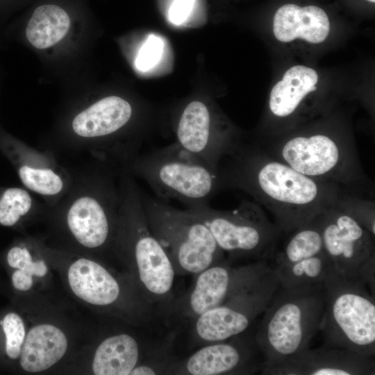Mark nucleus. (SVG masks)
Wrapping results in <instances>:
<instances>
[{
	"label": "nucleus",
	"mask_w": 375,
	"mask_h": 375,
	"mask_svg": "<svg viewBox=\"0 0 375 375\" xmlns=\"http://www.w3.org/2000/svg\"><path fill=\"white\" fill-rule=\"evenodd\" d=\"M167 335L160 338L139 339L120 333L106 338L94 354L92 369L96 375H128L131 371L156 351Z\"/></svg>",
	"instance_id": "obj_17"
},
{
	"label": "nucleus",
	"mask_w": 375,
	"mask_h": 375,
	"mask_svg": "<svg viewBox=\"0 0 375 375\" xmlns=\"http://www.w3.org/2000/svg\"><path fill=\"white\" fill-rule=\"evenodd\" d=\"M319 215L284 235L285 240L278 245L270 266L293 263L324 252Z\"/></svg>",
	"instance_id": "obj_21"
},
{
	"label": "nucleus",
	"mask_w": 375,
	"mask_h": 375,
	"mask_svg": "<svg viewBox=\"0 0 375 375\" xmlns=\"http://www.w3.org/2000/svg\"><path fill=\"white\" fill-rule=\"evenodd\" d=\"M325 305L324 282L284 288L278 285L254 337L265 362L276 365L310 348L320 331Z\"/></svg>",
	"instance_id": "obj_4"
},
{
	"label": "nucleus",
	"mask_w": 375,
	"mask_h": 375,
	"mask_svg": "<svg viewBox=\"0 0 375 375\" xmlns=\"http://www.w3.org/2000/svg\"><path fill=\"white\" fill-rule=\"evenodd\" d=\"M324 285V344L374 356V295L360 278L343 276L333 267Z\"/></svg>",
	"instance_id": "obj_6"
},
{
	"label": "nucleus",
	"mask_w": 375,
	"mask_h": 375,
	"mask_svg": "<svg viewBox=\"0 0 375 375\" xmlns=\"http://www.w3.org/2000/svg\"><path fill=\"white\" fill-rule=\"evenodd\" d=\"M270 267L274 271L280 286L292 288L324 282L333 267L324 251L298 262Z\"/></svg>",
	"instance_id": "obj_23"
},
{
	"label": "nucleus",
	"mask_w": 375,
	"mask_h": 375,
	"mask_svg": "<svg viewBox=\"0 0 375 375\" xmlns=\"http://www.w3.org/2000/svg\"><path fill=\"white\" fill-rule=\"evenodd\" d=\"M212 112L202 101L188 103L176 125L177 143L215 167L231 153L242 140L228 128L217 127Z\"/></svg>",
	"instance_id": "obj_15"
},
{
	"label": "nucleus",
	"mask_w": 375,
	"mask_h": 375,
	"mask_svg": "<svg viewBox=\"0 0 375 375\" xmlns=\"http://www.w3.org/2000/svg\"><path fill=\"white\" fill-rule=\"evenodd\" d=\"M128 172L146 181L158 199L179 201L187 208L208 205L224 190L218 167L177 142L139 154Z\"/></svg>",
	"instance_id": "obj_5"
},
{
	"label": "nucleus",
	"mask_w": 375,
	"mask_h": 375,
	"mask_svg": "<svg viewBox=\"0 0 375 375\" xmlns=\"http://www.w3.org/2000/svg\"><path fill=\"white\" fill-rule=\"evenodd\" d=\"M358 277L364 281L370 292L375 294V254L372 255L361 267Z\"/></svg>",
	"instance_id": "obj_30"
},
{
	"label": "nucleus",
	"mask_w": 375,
	"mask_h": 375,
	"mask_svg": "<svg viewBox=\"0 0 375 375\" xmlns=\"http://www.w3.org/2000/svg\"><path fill=\"white\" fill-rule=\"evenodd\" d=\"M263 375H374V356L323 344L284 362L263 367Z\"/></svg>",
	"instance_id": "obj_16"
},
{
	"label": "nucleus",
	"mask_w": 375,
	"mask_h": 375,
	"mask_svg": "<svg viewBox=\"0 0 375 375\" xmlns=\"http://www.w3.org/2000/svg\"><path fill=\"white\" fill-rule=\"evenodd\" d=\"M0 151L14 167L28 191L56 203L71 189L69 174L51 153L30 147L2 131Z\"/></svg>",
	"instance_id": "obj_14"
},
{
	"label": "nucleus",
	"mask_w": 375,
	"mask_h": 375,
	"mask_svg": "<svg viewBox=\"0 0 375 375\" xmlns=\"http://www.w3.org/2000/svg\"><path fill=\"white\" fill-rule=\"evenodd\" d=\"M69 26V17L62 8L43 5L33 12L26 28V36L34 47L43 49L60 42Z\"/></svg>",
	"instance_id": "obj_22"
},
{
	"label": "nucleus",
	"mask_w": 375,
	"mask_h": 375,
	"mask_svg": "<svg viewBox=\"0 0 375 375\" xmlns=\"http://www.w3.org/2000/svg\"><path fill=\"white\" fill-rule=\"evenodd\" d=\"M8 266L12 269L11 284L17 291L28 290L33 285V276L42 277L47 273L44 260L34 261L29 249L24 244H16L10 247L6 254Z\"/></svg>",
	"instance_id": "obj_24"
},
{
	"label": "nucleus",
	"mask_w": 375,
	"mask_h": 375,
	"mask_svg": "<svg viewBox=\"0 0 375 375\" xmlns=\"http://www.w3.org/2000/svg\"><path fill=\"white\" fill-rule=\"evenodd\" d=\"M324 249L333 268L359 278L361 267L375 254L374 236L338 203L319 215Z\"/></svg>",
	"instance_id": "obj_13"
},
{
	"label": "nucleus",
	"mask_w": 375,
	"mask_h": 375,
	"mask_svg": "<svg viewBox=\"0 0 375 375\" xmlns=\"http://www.w3.org/2000/svg\"><path fill=\"white\" fill-rule=\"evenodd\" d=\"M338 205L356 219L372 235H375L374 198L347 192L340 198Z\"/></svg>",
	"instance_id": "obj_27"
},
{
	"label": "nucleus",
	"mask_w": 375,
	"mask_h": 375,
	"mask_svg": "<svg viewBox=\"0 0 375 375\" xmlns=\"http://www.w3.org/2000/svg\"><path fill=\"white\" fill-rule=\"evenodd\" d=\"M0 331L3 355L8 360H17L26 338L23 319L14 311L5 313L0 319Z\"/></svg>",
	"instance_id": "obj_26"
},
{
	"label": "nucleus",
	"mask_w": 375,
	"mask_h": 375,
	"mask_svg": "<svg viewBox=\"0 0 375 375\" xmlns=\"http://www.w3.org/2000/svg\"><path fill=\"white\" fill-rule=\"evenodd\" d=\"M367 1H369V2H372V3L375 2V0H367Z\"/></svg>",
	"instance_id": "obj_31"
},
{
	"label": "nucleus",
	"mask_w": 375,
	"mask_h": 375,
	"mask_svg": "<svg viewBox=\"0 0 375 375\" xmlns=\"http://www.w3.org/2000/svg\"><path fill=\"white\" fill-rule=\"evenodd\" d=\"M256 143L267 155L315 179L374 198L372 181L362 168L351 137L328 129L299 131Z\"/></svg>",
	"instance_id": "obj_2"
},
{
	"label": "nucleus",
	"mask_w": 375,
	"mask_h": 375,
	"mask_svg": "<svg viewBox=\"0 0 375 375\" xmlns=\"http://www.w3.org/2000/svg\"><path fill=\"white\" fill-rule=\"evenodd\" d=\"M278 281L270 270L260 280L190 322L192 346L225 340L252 328L262 315L278 287Z\"/></svg>",
	"instance_id": "obj_11"
},
{
	"label": "nucleus",
	"mask_w": 375,
	"mask_h": 375,
	"mask_svg": "<svg viewBox=\"0 0 375 375\" xmlns=\"http://www.w3.org/2000/svg\"><path fill=\"white\" fill-rule=\"evenodd\" d=\"M119 208L114 247L127 259L133 282L160 312L174 299L176 272L167 252L151 231L133 176L119 178ZM162 317V315H161Z\"/></svg>",
	"instance_id": "obj_3"
},
{
	"label": "nucleus",
	"mask_w": 375,
	"mask_h": 375,
	"mask_svg": "<svg viewBox=\"0 0 375 375\" xmlns=\"http://www.w3.org/2000/svg\"><path fill=\"white\" fill-rule=\"evenodd\" d=\"M67 345L65 334L57 326L50 324L35 326L25 338L19 365L28 372L44 371L64 356Z\"/></svg>",
	"instance_id": "obj_19"
},
{
	"label": "nucleus",
	"mask_w": 375,
	"mask_h": 375,
	"mask_svg": "<svg viewBox=\"0 0 375 375\" xmlns=\"http://www.w3.org/2000/svg\"><path fill=\"white\" fill-rule=\"evenodd\" d=\"M218 170L223 190H240L252 197L273 214L284 235L314 219L349 192L296 171L256 143L242 141L220 161Z\"/></svg>",
	"instance_id": "obj_1"
},
{
	"label": "nucleus",
	"mask_w": 375,
	"mask_h": 375,
	"mask_svg": "<svg viewBox=\"0 0 375 375\" xmlns=\"http://www.w3.org/2000/svg\"><path fill=\"white\" fill-rule=\"evenodd\" d=\"M186 209L206 225L233 262H269L283 237L278 226L269 220L258 203L242 200L230 210L215 209L208 204Z\"/></svg>",
	"instance_id": "obj_9"
},
{
	"label": "nucleus",
	"mask_w": 375,
	"mask_h": 375,
	"mask_svg": "<svg viewBox=\"0 0 375 375\" xmlns=\"http://www.w3.org/2000/svg\"><path fill=\"white\" fill-rule=\"evenodd\" d=\"M255 328L229 339L200 347L185 358H178L170 374L248 375L260 372L264 356L254 337Z\"/></svg>",
	"instance_id": "obj_12"
},
{
	"label": "nucleus",
	"mask_w": 375,
	"mask_h": 375,
	"mask_svg": "<svg viewBox=\"0 0 375 375\" xmlns=\"http://www.w3.org/2000/svg\"><path fill=\"white\" fill-rule=\"evenodd\" d=\"M194 0H174L171 6L169 16L174 24H181L188 17L192 10Z\"/></svg>",
	"instance_id": "obj_29"
},
{
	"label": "nucleus",
	"mask_w": 375,
	"mask_h": 375,
	"mask_svg": "<svg viewBox=\"0 0 375 375\" xmlns=\"http://www.w3.org/2000/svg\"><path fill=\"white\" fill-rule=\"evenodd\" d=\"M234 263L226 258L197 274L192 288L162 309L163 323L175 328L191 322L252 285L271 269L265 260Z\"/></svg>",
	"instance_id": "obj_10"
},
{
	"label": "nucleus",
	"mask_w": 375,
	"mask_h": 375,
	"mask_svg": "<svg viewBox=\"0 0 375 375\" xmlns=\"http://www.w3.org/2000/svg\"><path fill=\"white\" fill-rule=\"evenodd\" d=\"M162 47V42L159 38L150 35L138 53L135 60L137 68L147 71L153 67L160 58Z\"/></svg>",
	"instance_id": "obj_28"
},
{
	"label": "nucleus",
	"mask_w": 375,
	"mask_h": 375,
	"mask_svg": "<svg viewBox=\"0 0 375 375\" xmlns=\"http://www.w3.org/2000/svg\"><path fill=\"white\" fill-rule=\"evenodd\" d=\"M36 206L34 198L27 189L0 187V226H17Z\"/></svg>",
	"instance_id": "obj_25"
},
{
	"label": "nucleus",
	"mask_w": 375,
	"mask_h": 375,
	"mask_svg": "<svg viewBox=\"0 0 375 375\" xmlns=\"http://www.w3.org/2000/svg\"><path fill=\"white\" fill-rule=\"evenodd\" d=\"M318 75L312 68L295 65L288 69L272 89L268 107L272 117L290 119L300 109L306 97L315 91Z\"/></svg>",
	"instance_id": "obj_20"
},
{
	"label": "nucleus",
	"mask_w": 375,
	"mask_h": 375,
	"mask_svg": "<svg viewBox=\"0 0 375 375\" xmlns=\"http://www.w3.org/2000/svg\"><path fill=\"white\" fill-rule=\"evenodd\" d=\"M329 31L328 15L315 6L285 4L276 10L274 17L273 32L281 42H289L299 38L318 44L326 39Z\"/></svg>",
	"instance_id": "obj_18"
},
{
	"label": "nucleus",
	"mask_w": 375,
	"mask_h": 375,
	"mask_svg": "<svg viewBox=\"0 0 375 375\" xmlns=\"http://www.w3.org/2000/svg\"><path fill=\"white\" fill-rule=\"evenodd\" d=\"M140 194L149 228L167 252L176 275L197 274L226 259L199 217L140 189Z\"/></svg>",
	"instance_id": "obj_7"
},
{
	"label": "nucleus",
	"mask_w": 375,
	"mask_h": 375,
	"mask_svg": "<svg viewBox=\"0 0 375 375\" xmlns=\"http://www.w3.org/2000/svg\"><path fill=\"white\" fill-rule=\"evenodd\" d=\"M120 174L102 164L88 181L69 190L64 206L67 228L81 246L89 249L114 247L119 208Z\"/></svg>",
	"instance_id": "obj_8"
}]
</instances>
